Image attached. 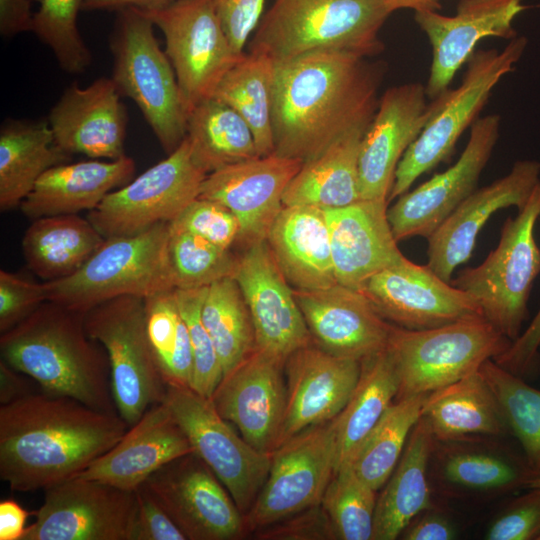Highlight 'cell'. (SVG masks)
Returning a JSON list of instances; mask_svg holds the SVG:
<instances>
[{
    "label": "cell",
    "mask_w": 540,
    "mask_h": 540,
    "mask_svg": "<svg viewBox=\"0 0 540 540\" xmlns=\"http://www.w3.org/2000/svg\"><path fill=\"white\" fill-rule=\"evenodd\" d=\"M285 363L255 349L223 376L211 397L222 418L233 423L256 450L272 454L286 407Z\"/></svg>",
    "instance_id": "603a6c76"
},
{
    "label": "cell",
    "mask_w": 540,
    "mask_h": 540,
    "mask_svg": "<svg viewBox=\"0 0 540 540\" xmlns=\"http://www.w3.org/2000/svg\"><path fill=\"white\" fill-rule=\"evenodd\" d=\"M129 427L118 413L32 392L0 406V478L13 491L46 490L83 472Z\"/></svg>",
    "instance_id": "7a4b0ae2"
},
{
    "label": "cell",
    "mask_w": 540,
    "mask_h": 540,
    "mask_svg": "<svg viewBox=\"0 0 540 540\" xmlns=\"http://www.w3.org/2000/svg\"><path fill=\"white\" fill-rule=\"evenodd\" d=\"M44 492L22 540H131L135 491L75 476Z\"/></svg>",
    "instance_id": "9a60e30c"
},
{
    "label": "cell",
    "mask_w": 540,
    "mask_h": 540,
    "mask_svg": "<svg viewBox=\"0 0 540 540\" xmlns=\"http://www.w3.org/2000/svg\"><path fill=\"white\" fill-rule=\"evenodd\" d=\"M135 170V161L127 155L115 160L59 164L38 179L19 207L33 220L91 211L110 192L131 181Z\"/></svg>",
    "instance_id": "f546056e"
},
{
    "label": "cell",
    "mask_w": 540,
    "mask_h": 540,
    "mask_svg": "<svg viewBox=\"0 0 540 540\" xmlns=\"http://www.w3.org/2000/svg\"><path fill=\"white\" fill-rule=\"evenodd\" d=\"M105 238L78 214L34 219L21 242L27 267L45 282L77 272Z\"/></svg>",
    "instance_id": "8d00e7d4"
},
{
    "label": "cell",
    "mask_w": 540,
    "mask_h": 540,
    "mask_svg": "<svg viewBox=\"0 0 540 540\" xmlns=\"http://www.w3.org/2000/svg\"><path fill=\"white\" fill-rule=\"evenodd\" d=\"M192 452L186 434L162 401L77 476L135 491L164 464Z\"/></svg>",
    "instance_id": "f1b7e54d"
},
{
    "label": "cell",
    "mask_w": 540,
    "mask_h": 540,
    "mask_svg": "<svg viewBox=\"0 0 540 540\" xmlns=\"http://www.w3.org/2000/svg\"><path fill=\"white\" fill-rule=\"evenodd\" d=\"M84 326L107 353L117 412L132 426L166 394L146 332L144 298L126 295L101 303L84 314Z\"/></svg>",
    "instance_id": "30bf717a"
},
{
    "label": "cell",
    "mask_w": 540,
    "mask_h": 540,
    "mask_svg": "<svg viewBox=\"0 0 540 540\" xmlns=\"http://www.w3.org/2000/svg\"><path fill=\"white\" fill-rule=\"evenodd\" d=\"M294 294L311 338L328 353L361 361L387 347L393 325L361 291L337 283Z\"/></svg>",
    "instance_id": "4316f807"
},
{
    "label": "cell",
    "mask_w": 540,
    "mask_h": 540,
    "mask_svg": "<svg viewBox=\"0 0 540 540\" xmlns=\"http://www.w3.org/2000/svg\"><path fill=\"white\" fill-rule=\"evenodd\" d=\"M120 98L111 78H98L84 88L71 84L48 115L57 147L92 159L125 156L128 113Z\"/></svg>",
    "instance_id": "484cf974"
},
{
    "label": "cell",
    "mask_w": 540,
    "mask_h": 540,
    "mask_svg": "<svg viewBox=\"0 0 540 540\" xmlns=\"http://www.w3.org/2000/svg\"><path fill=\"white\" fill-rule=\"evenodd\" d=\"M336 443L332 420L297 433L271 454V466L257 498L244 515L258 531L320 505L334 475Z\"/></svg>",
    "instance_id": "5bb4252c"
},
{
    "label": "cell",
    "mask_w": 540,
    "mask_h": 540,
    "mask_svg": "<svg viewBox=\"0 0 540 540\" xmlns=\"http://www.w3.org/2000/svg\"><path fill=\"white\" fill-rule=\"evenodd\" d=\"M39 9L33 16L32 32L53 52L61 69L84 72L92 54L78 29V15L84 0H33Z\"/></svg>",
    "instance_id": "7dc6e473"
},
{
    "label": "cell",
    "mask_w": 540,
    "mask_h": 540,
    "mask_svg": "<svg viewBox=\"0 0 540 540\" xmlns=\"http://www.w3.org/2000/svg\"><path fill=\"white\" fill-rule=\"evenodd\" d=\"M360 291L384 319L405 329L424 330L483 317L469 294L406 257L373 275Z\"/></svg>",
    "instance_id": "ac0fdd59"
},
{
    "label": "cell",
    "mask_w": 540,
    "mask_h": 540,
    "mask_svg": "<svg viewBox=\"0 0 540 540\" xmlns=\"http://www.w3.org/2000/svg\"><path fill=\"white\" fill-rule=\"evenodd\" d=\"M207 175L185 137L167 158L110 192L87 219L105 239L170 223L199 197Z\"/></svg>",
    "instance_id": "8fae6325"
},
{
    "label": "cell",
    "mask_w": 540,
    "mask_h": 540,
    "mask_svg": "<svg viewBox=\"0 0 540 540\" xmlns=\"http://www.w3.org/2000/svg\"><path fill=\"white\" fill-rule=\"evenodd\" d=\"M233 278L250 312L257 350L285 363L293 352L310 344L312 338L294 289L267 240L246 246L237 257Z\"/></svg>",
    "instance_id": "d6986e66"
},
{
    "label": "cell",
    "mask_w": 540,
    "mask_h": 540,
    "mask_svg": "<svg viewBox=\"0 0 540 540\" xmlns=\"http://www.w3.org/2000/svg\"><path fill=\"white\" fill-rule=\"evenodd\" d=\"M137 511L131 540H187L166 511L142 486L135 490Z\"/></svg>",
    "instance_id": "11a10c76"
},
{
    "label": "cell",
    "mask_w": 540,
    "mask_h": 540,
    "mask_svg": "<svg viewBox=\"0 0 540 540\" xmlns=\"http://www.w3.org/2000/svg\"><path fill=\"white\" fill-rule=\"evenodd\" d=\"M540 182V162L516 161L510 171L470 194L427 238V266L450 282L458 266L472 256L479 232L500 209L518 210L529 200Z\"/></svg>",
    "instance_id": "cb8c5ba5"
},
{
    "label": "cell",
    "mask_w": 540,
    "mask_h": 540,
    "mask_svg": "<svg viewBox=\"0 0 540 540\" xmlns=\"http://www.w3.org/2000/svg\"><path fill=\"white\" fill-rule=\"evenodd\" d=\"M421 416L439 442H486L509 431L499 402L479 370L427 394Z\"/></svg>",
    "instance_id": "1f68e13d"
},
{
    "label": "cell",
    "mask_w": 540,
    "mask_h": 540,
    "mask_svg": "<svg viewBox=\"0 0 540 540\" xmlns=\"http://www.w3.org/2000/svg\"><path fill=\"white\" fill-rule=\"evenodd\" d=\"M303 165L275 153L225 166L204 179L199 198L217 201L238 219L246 246L266 240L283 209L284 192Z\"/></svg>",
    "instance_id": "7402d4cb"
},
{
    "label": "cell",
    "mask_w": 540,
    "mask_h": 540,
    "mask_svg": "<svg viewBox=\"0 0 540 540\" xmlns=\"http://www.w3.org/2000/svg\"><path fill=\"white\" fill-rule=\"evenodd\" d=\"M539 540H540V538H539Z\"/></svg>",
    "instance_id": "03108f58"
},
{
    "label": "cell",
    "mask_w": 540,
    "mask_h": 540,
    "mask_svg": "<svg viewBox=\"0 0 540 540\" xmlns=\"http://www.w3.org/2000/svg\"><path fill=\"white\" fill-rule=\"evenodd\" d=\"M540 218V182L515 217L505 220L499 242L484 261L459 271L450 283L469 294L483 317L516 340L529 316L528 303L540 274V247L534 230Z\"/></svg>",
    "instance_id": "52a82bcc"
},
{
    "label": "cell",
    "mask_w": 540,
    "mask_h": 540,
    "mask_svg": "<svg viewBox=\"0 0 540 540\" xmlns=\"http://www.w3.org/2000/svg\"><path fill=\"white\" fill-rule=\"evenodd\" d=\"M455 537L451 521L434 507L415 517L401 534L405 540H451Z\"/></svg>",
    "instance_id": "6f0895ef"
},
{
    "label": "cell",
    "mask_w": 540,
    "mask_h": 540,
    "mask_svg": "<svg viewBox=\"0 0 540 540\" xmlns=\"http://www.w3.org/2000/svg\"><path fill=\"white\" fill-rule=\"evenodd\" d=\"M201 317L219 356L223 376L256 349L251 315L233 277L208 286Z\"/></svg>",
    "instance_id": "b9f144b4"
},
{
    "label": "cell",
    "mask_w": 540,
    "mask_h": 540,
    "mask_svg": "<svg viewBox=\"0 0 540 540\" xmlns=\"http://www.w3.org/2000/svg\"><path fill=\"white\" fill-rule=\"evenodd\" d=\"M427 394L395 400L366 436L349 466L375 491L396 468L414 426L421 418Z\"/></svg>",
    "instance_id": "60d3db41"
},
{
    "label": "cell",
    "mask_w": 540,
    "mask_h": 540,
    "mask_svg": "<svg viewBox=\"0 0 540 540\" xmlns=\"http://www.w3.org/2000/svg\"><path fill=\"white\" fill-rule=\"evenodd\" d=\"M499 131V115L477 119L463 152L452 166L397 198L387 216L398 242L414 236L427 239L477 189Z\"/></svg>",
    "instance_id": "e0dca14e"
},
{
    "label": "cell",
    "mask_w": 540,
    "mask_h": 540,
    "mask_svg": "<svg viewBox=\"0 0 540 540\" xmlns=\"http://www.w3.org/2000/svg\"><path fill=\"white\" fill-rule=\"evenodd\" d=\"M426 86L409 82L388 88L361 143L359 192L362 200H387L403 155L431 114Z\"/></svg>",
    "instance_id": "44dd1931"
},
{
    "label": "cell",
    "mask_w": 540,
    "mask_h": 540,
    "mask_svg": "<svg viewBox=\"0 0 540 540\" xmlns=\"http://www.w3.org/2000/svg\"><path fill=\"white\" fill-rule=\"evenodd\" d=\"M381 63L342 51H315L276 64L274 152L306 162L356 129L378 107Z\"/></svg>",
    "instance_id": "6da1fadb"
},
{
    "label": "cell",
    "mask_w": 540,
    "mask_h": 540,
    "mask_svg": "<svg viewBox=\"0 0 540 540\" xmlns=\"http://www.w3.org/2000/svg\"><path fill=\"white\" fill-rule=\"evenodd\" d=\"M361 361L333 355L308 344L286 360V407L276 448L343 410L358 382ZM275 448V449H276Z\"/></svg>",
    "instance_id": "d4e9b609"
},
{
    "label": "cell",
    "mask_w": 540,
    "mask_h": 540,
    "mask_svg": "<svg viewBox=\"0 0 540 540\" xmlns=\"http://www.w3.org/2000/svg\"><path fill=\"white\" fill-rule=\"evenodd\" d=\"M387 205V200H359L325 210L339 284L360 291L373 275L405 257L393 235Z\"/></svg>",
    "instance_id": "83f0119b"
},
{
    "label": "cell",
    "mask_w": 540,
    "mask_h": 540,
    "mask_svg": "<svg viewBox=\"0 0 540 540\" xmlns=\"http://www.w3.org/2000/svg\"><path fill=\"white\" fill-rule=\"evenodd\" d=\"M540 347V308L527 329L494 361L522 377L535 364Z\"/></svg>",
    "instance_id": "9f6ffc18"
},
{
    "label": "cell",
    "mask_w": 540,
    "mask_h": 540,
    "mask_svg": "<svg viewBox=\"0 0 540 540\" xmlns=\"http://www.w3.org/2000/svg\"><path fill=\"white\" fill-rule=\"evenodd\" d=\"M435 439L421 416L377 498L372 540H394L420 513L433 508L429 467Z\"/></svg>",
    "instance_id": "836d02e7"
},
{
    "label": "cell",
    "mask_w": 540,
    "mask_h": 540,
    "mask_svg": "<svg viewBox=\"0 0 540 540\" xmlns=\"http://www.w3.org/2000/svg\"><path fill=\"white\" fill-rule=\"evenodd\" d=\"M179 0H84L83 11H114L136 8L142 11L166 7Z\"/></svg>",
    "instance_id": "6125c7cd"
},
{
    "label": "cell",
    "mask_w": 540,
    "mask_h": 540,
    "mask_svg": "<svg viewBox=\"0 0 540 540\" xmlns=\"http://www.w3.org/2000/svg\"><path fill=\"white\" fill-rule=\"evenodd\" d=\"M143 12L164 35V51L188 117L196 105L213 97L222 78L245 53L232 48L212 0H179Z\"/></svg>",
    "instance_id": "7c38bea8"
},
{
    "label": "cell",
    "mask_w": 540,
    "mask_h": 540,
    "mask_svg": "<svg viewBox=\"0 0 540 540\" xmlns=\"http://www.w3.org/2000/svg\"><path fill=\"white\" fill-rule=\"evenodd\" d=\"M154 24L141 10L116 12L109 48L112 77L121 96L132 99L167 154L187 134V111L173 66L157 41Z\"/></svg>",
    "instance_id": "8992f818"
},
{
    "label": "cell",
    "mask_w": 540,
    "mask_h": 540,
    "mask_svg": "<svg viewBox=\"0 0 540 540\" xmlns=\"http://www.w3.org/2000/svg\"><path fill=\"white\" fill-rule=\"evenodd\" d=\"M484 442H440L439 446L436 441L441 449L433 447L435 472L446 491L498 495L527 488L538 476L523 454L497 446L491 448Z\"/></svg>",
    "instance_id": "d6a6232c"
},
{
    "label": "cell",
    "mask_w": 540,
    "mask_h": 540,
    "mask_svg": "<svg viewBox=\"0 0 540 540\" xmlns=\"http://www.w3.org/2000/svg\"><path fill=\"white\" fill-rule=\"evenodd\" d=\"M391 13L380 0H273L249 52L276 64L324 50L373 57L383 50L379 34Z\"/></svg>",
    "instance_id": "277c9868"
},
{
    "label": "cell",
    "mask_w": 540,
    "mask_h": 540,
    "mask_svg": "<svg viewBox=\"0 0 540 540\" xmlns=\"http://www.w3.org/2000/svg\"><path fill=\"white\" fill-rule=\"evenodd\" d=\"M186 138L195 162L207 174L260 157L247 122L230 106L213 97L189 112Z\"/></svg>",
    "instance_id": "f35d334b"
},
{
    "label": "cell",
    "mask_w": 540,
    "mask_h": 540,
    "mask_svg": "<svg viewBox=\"0 0 540 540\" xmlns=\"http://www.w3.org/2000/svg\"><path fill=\"white\" fill-rule=\"evenodd\" d=\"M479 371L494 392L509 432L518 440L529 467L540 475V390L486 360Z\"/></svg>",
    "instance_id": "ee69618b"
},
{
    "label": "cell",
    "mask_w": 540,
    "mask_h": 540,
    "mask_svg": "<svg viewBox=\"0 0 540 540\" xmlns=\"http://www.w3.org/2000/svg\"><path fill=\"white\" fill-rule=\"evenodd\" d=\"M528 45L516 36L501 50L474 51L461 83L431 102V114L417 139L400 160L388 202L409 191L424 173L452 154L463 132L477 120L492 90L512 72Z\"/></svg>",
    "instance_id": "ba28073f"
},
{
    "label": "cell",
    "mask_w": 540,
    "mask_h": 540,
    "mask_svg": "<svg viewBox=\"0 0 540 540\" xmlns=\"http://www.w3.org/2000/svg\"><path fill=\"white\" fill-rule=\"evenodd\" d=\"M25 374L0 360V403L6 405L32 393Z\"/></svg>",
    "instance_id": "94428289"
},
{
    "label": "cell",
    "mask_w": 540,
    "mask_h": 540,
    "mask_svg": "<svg viewBox=\"0 0 540 540\" xmlns=\"http://www.w3.org/2000/svg\"><path fill=\"white\" fill-rule=\"evenodd\" d=\"M141 486L187 540H235L247 530L227 489L194 452L164 464Z\"/></svg>",
    "instance_id": "2e32d148"
},
{
    "label": "cell",
    "mask_w": 540,
    "mask_h": 540,
    "mask_svg": "<svg viewBox=\"0 0 540 540\" xmlns=\"http://www.w3.org/2000/svg\"><path fill=\"white\" fill-rule=\"evenodd\" d=\"M488 540H539L540 488L513 499L489 525Z\"/></svg>",
    "instance_id": "f907efd6"
},
{
    "label": "cell",
    "mask_w": 540,
    "mask_h": 540,
    "mask_svg": "<svg viewBox=\"0 0 540 540\" xmlns=\"http://www.w3.org/2000/svg\"><path fill=\"white\" fill-rule=\"evenodd\" d=\"M276 63L260 53H245L225 74L213 98L239 113L249 125L259 156L274 152L272 125Z\"/></svg>",
    "instance_id": "ab89813d"
},
{
    "label": "cell",
    "mask_w": 540,
    "mask_h": 540,
    "mask_svg": "<svg viewBox=\"0 0 540 540\" xmlns=\"http://www.w3.org/2000/svg\"><path fill=\"white\" fill-rule=\"evenodd\" d=\"M170 223L105 239L71 276L44 282L47 301L85 314L120 296L147 298L175 289L168 255Z\"/></svg>",
    "instance_id": "5b68a950"
},
{
    "label": "cell",
    "mask_w": 540,
    "mask_h": 540,
    "mask_svg": "<svg viewBox=\"0 0 540 540\" xmlns=\"http://www.w3.org/2000/svg\"><path fill=\"white\" fill-rule=\"evenodd\" d=\"M398 388L397 371L387 347L361 360L360 376L353 393L332 420L335 472L349 465L366 436L395 401Z\"/></svg>",
    "instance_id": "74e56055"
},
{
    "label": "cell",
    "mask_w": 540,
    "mask_h": 540,
    "mask_svg": "<svg viewBox=\"0 0 540 540\" xmlns=\"http://www.w3.org/2000/svg\"><path fill=\"white\" fill-rule=\"evenodd\" d=\"M266 240L294 289L318 290L338 283L324 209L284 206Z\"/></svg>",
    "instance_id": "4dcf8cb0"
},
{
    "label": "cell",
    "mask_w": 540,
    "mask_h": 540,
    "mask_svg": "<svg viewBox=\"0 0 540 540\" xmlns=\"http://www.w3.org/2000/svg\"><path fill=\"white\" fill-rule=\"evenodd\" d=\"M168 255L175 289L208 287L233 277L237 257L187 231L170 226Z\"/></svg>",
    "instance_id": "bcb514c9"
},
{
    "label": "cell",
    "mask_w": 540,
    "mask_h": 540,
    "mask_svg": "<svg viewBox=\"0 0 540 540\" xmlns=\"http://www.w3.org/2000/svg\"><path fill=\"white\" fill-rule=\"evenodd\" d=\"M163 401L194 453L224 485L244 516L267 479L271 454L252 447L220 416L211 399L190 387L167 385Z\"/></svg>",
    "instance_id": "4fadbf2b"
},
{
    "label": "cell",
    "mask_w": 540,
    "mask_h": 540,
    "mask_svg": "<svg viewBox=\"0 0 540 540\" xmlns=\"http://www.w3.org/2000/svg\"><path fill=\"white\" fill-rule=\"evenodd\" d=\"M33 0H0V34L2 37H13L19 33L32 31L33 16L31 2Z\"/></svg>",
    "instance_id": "680465c9"
},
{
    "label": "cell",
    "mask_w": 540,
    "mask_h": 540,
    "mask_svg": "<svg viewBox=\"0 0 540 540\" xmlns=\"http://www.w3.org/2000/svg\"><path fill=\"white\" fill-rule=\"evenodd\" d=\"M376 502V491L347 465L334 473L321 504L337 539L372 540Z\"/></svg>",
    "instance_id": "f6af8a7d"
},
{
    "label": "cell",
    "mask_w": 540,
    "mask_h": 540,
    "mask_svg": "<svg viewBox=\"0 0 540 540\" xmlns=\"http://www.w3.org/2000/svg\"><path fill=\"white\" fill-rule=\"evenodd\" d=\"M260 539H337L332 522L322 504L311 507L256 531Z\"/></svg>",
    "instance_id": "f5cc1de1"
},
{
    "label": "cell",
    "mask_w": 540,
    "mask_h": 540,
    "mask_svg": "<svg viewBox=\"0 0 540 540\" xmlns=\"http://www.w3.org/2000/svg\"><path fill=\"white\" fill-rule=\"evenodd\" d=\"M367 129L344 135L302 167L288 184L283 205L342 208L362 200L359 192V155Z\"/></svg>",
    "instance_id": "e575fe53"
},
{
    "label": "cell",
    "mask_w": 540,
    "mask_h": 540,
    "mask_svg": "<svg viewBox=\"0 0 540 540\" xmlns=\"http://www.w3.org/2000/svg\"><path fill=\"white\" fill-rule=\"evenodd\" d=\"M32 514L12 498L0 502V540H22Z\"/></svg>",
    "instance_id": "91938a15"
},
{
    "label": "cell",
    "mask_w": 540,
    "mask_h": 540,
    "mask_svg": "<svg viewBox=\"0 0 540 540\" xmlns=\"http://www.w3.org/2000/svg\"><path fill=\"white\" fill-rule=\"evenodd\" d=\"M47 301L45 283L0 271V332L13 328Z\"/></svg>",
    "instance_id": "816d5d0a"
},
{
    "label": "cell",
    "mask_w": 540,
    "mask_h": 540,
    "mask_svg": "<svg viewBox=\"0 0 540 540\" xmlns=\"http://www.w3.org/2000/svg\"><path fill=\"white\" fill-rule=\"evenodd\" d=\"M266 0H212L216 14L237 54H244L249 37L256 30Z\"/></svg>",
    "instance_id": "db71d44e"
},
{
    "label": "cell",
    "mask_w": 540,
    "mask_h": 540,
    "mask_svg": "<svg viewBox=\"0 0 540 540\" xmlns=\"http://www.w3.org/2000/svg\"><path fill=\"white\" fill-rule=\"evenodd\" d=\"M174 290L144 299L146 332L166 386L190 387L193 353Z\"/></svg>",
    "instance_id": "7bdbcfd3"
},
{
    "label": "cell",
    "mask_w": 540,
    "mask_h": 540,
    "mask_svg": "<svg viewBox=\"0 0 540 540\" xmlns=\"http://www.w3.org/2000/svg\"><path fill=\"white\" fill-rule=\"evenodd\" d=\"M208 287L175 289L181 315L187 325L192 353L193 374L190 388L211 399L223 378V369L213 341L205 328L201 310Z\"/></svg>",
    "instance_id": "c3c4849f"
},
{
    "label": "cell",
    "mask_w": 540,
    "mask_h": 540,
    "mask_svg": "<svg viewBox=\"0 0 540 540\" xmlns=\"http://www.w3.org/2000/svg\"><path fill=\"white\" fill-rule=\"evenodd\" d=\"M70 158L55 144L48 121L6 120L0 130V210L20 206L47 170Z\"/></svg>",
    "instance_id": "d590c367"
},
{
    "label": "cell",
    "mask_w": 540,
    "mask_h": 540,
    "mask_svg": "<svg viewBox=\"0 0 540 540\" xmlns=\"http://www.w3.org/2000/svg\"><path fill=\"white\" fill-rule=\"evenodd\" d=\"M511 343L483 317L424 330L393 325L387 349L399 381L395 400L450 385L497 358Z\"/></svg>",
    "instance_id": "9c48e42d"
},
{
    "label": "cell",
    "mask_w": 540,
    "mask_h": 540,
    "mask_svg": "<svg viewBox=\"0 0 540 540\" xmlns=\"http://www.w3.org/2000/svg\"><path fill=\"white\" fill-rule=\"evenodd\" d=\"M170 226L195 234L224 249H230L238 240L240 231L238 219L226 206L199 197L171 221Z\"/></svg>",
    "instance_id": "681fc988"
},
{
    "label": "cell",
    "mask_w": 540,
    "mask_h": 540,
    "mask_svg": "<svg viewBox=\"0 0 540 540\" xmlns=\"http://www.w3.org/2000/svg\"><path fill=\"white\" fill-rule=\"evenodd\" d=\"M527 488H540V475L533 478L527 485Z\"/></svg>",
    "instance_id": "e7e4bbea"
},
{
    "label": "cell",
    "mask_w": 540,
    "mask_h": 540,
    "mask_svg": "<svg viewBox=\"0 0 540 540\" xmlns=\"http://www.w3.org/2000/svg\"><path fill=\"white\" fill-rule=\"evenodd\" d=\"M1 359L32 378L42 391L118 413L104 347L84 326V314L51 301L42 303L1 333Z\"/></svg>",
    "instance_id": "3957f363"
},
{
    "label": "cell",
    "mask_w": 540,
    "mask_h": 540,
    "mask_svg": "<svg viewBox=\"0 0 540 540\" xmlns=\"http://www.w3.org/2000/svg\"><path fill=\"white\" fill-rule=\"evenodd\" d=\"M386 7L394 12L398 9H411L418 11H439L441 9L440 0H380Z\"/></svg>",
    "instance_id": "be15d7a7"
},
{
    "label": "cell",
    "mask_w": 540,
    "mask_h": 540,
    "mask_svg": "<svg viewBox=\"0 0 540 540\" xmlns=\"http://www.w3.org/2000/svg\"><path fill=\"white\" fill-rule=\"evenodd\" d=\"M524 0H460L453 16L418 11L415 22L427 36L432 61L426 84L428 97L448 89L453 77L484 38L513 39V22L528 7Z\"/></svg>",
    "instance_id": "ffe728a7"
}]
</instances>
